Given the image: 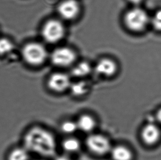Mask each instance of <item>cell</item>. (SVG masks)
Segmentation results:
<instances>
[{"mask_svg": "<svg viewBox=\"0 0 161 160\" xmlns=\"http://www.w3.org/2000/svg\"><path fill=\"white\" fill-rule=\"evenodd\" d=\"M72 81L69 76L64 72H54L47 81L48 88L57 93H62L69 89Z\"/></svg>", "mask_w": 161, "mask_h": 160, "instance_id": "obj_7", "label": "cell"}, {"mask_svg": "<svg viewBox=\"0 0 161 160\" xmlns=\"http://www.w3.org/2000/svg\"><path fill=\"white\" fill-rule=\"evenodd\" d=\"M156 119L159 123H161V109L158 111L156 114Z\"/></svg>", "mask_w": 161, "mask_h": 160, "instance_id": "obj_21", "label": "cell"}, {"mask_svg": "<svg viewBox=\"0 0 161 160\" xmlns=\"http://www.w3.org/2000/svg\"><path fill=\"white\" fill-rule=\"evenodd\" d=\"M76 122L78 130L86 133H92L96 127V120L89 114L81 115Z\"/></svg>", "mask_w": 161, "mask_h": 160, "instance_id": "obj_12", "label": "cell"}, {"mask_svg": "<svg viewBox=\"0 0 161 160\" xmlns=\"http://www.w3.org/2000/svg\"><path fill=\"white\" fill-rule=\"evenodd\" d=\"M14 48V45L10 40L2 37L0 38V56H5L11 53Z\"/></svg>", "mask_w": 161, "mask_h": 160, "instance_id": "obj_18", "label": "cell"}, {"mask_svg": "<svg viewBox=\"0 0 161 160\" xmlns=\"http://www.w3.org/2000/svg\"></svg>", "mask_w": 161, "mask_h": 160, "instance_id": "obj_23", "label": "cell"}, {"mask_svg": "<svg viewBox=\"0 0 161 160\" xmlns=\"http://www.w3.org/2000/svg\"><path fill=\"white\" fill-rule=\"evenodd\" d=\"M92 69L89 63L83 61L74 66L72 70V74L76 77L83 78L87 76L92 72Z\"/></svg>", "mask_w": 161, "mask_h": 160, "instance_id": "obj_16", "label": "cell"}, {"mask_svg": "<svg viewBox=\"0 0 161 160\" xmlns=\"http://www.w3.org/2000/svg\"><path fill=\"white\" fill-rule=\"evenodd\" d=\"M150 19L145 10L136 7L125 14L124 24L129 30L138 33L144 31L150 24Z\"/></svg>", "mask_w": 161, "mask_h": 160, "instance_id": "obj_2", "label": "cell"}, {"mask_svg": "<svg viewBox=\"0 0 161 160\" xmlns=\"http://www.w3.org/2000/svg\"><path fill=\"white\" fill-rule=\"evenodd\" d=\"M118 67L114 61L109 58H103L98 61L95 67L96 73L105 77L113 76L117 71Z\"/></svg>", "mask_w": 161, "mask_h": 160, "instance_id": "obj_9", "label": "cell"}, {"mask_svg": "<svg viewBox=\"0 0 161 160\" xmlns=\"http://www.w3.org/2000/svg\"><path fill=\"white\" fill-rule=\"evenodd\" d=\"M109 154L113 160H133V152L125 145H118L112 147Z\"/></svg>", "mask_w": 161, "mask_h": 160, "instance_id": "obj_11", "label": "cell"}, {"mask_svg": "<svg viewBox=\"0 0 161 160\" xmlns=\"http://www.w3.org/2000/svg\"><path fill=\"white\" fill-rule=\"evenodd\" d=\"M54 160H73L67 156H59L55 158Z\"/></svg>", "mask_w": 161, "mask_h": 160, "instance_id": "obj_20", "label": "cell"}, {"mask_svg": "<svg viewBox=\"0 0 161 160\" xmlns=\"http://www.w3.org/2000/svg\"><path fill=\"white\" fill-rule=\"evenodd\" d=\"M30 152L24 146L15 147L9 150L6 160H29Z\"/></svg>", "mask_w": 161, "mask_h": 160, "instance_id": "obj_13", "label": "cell"}, {"mask_svg": "<svg viewBox=\"0 0 161 160\" xmlns=\"http://www.w3.org/2000/svg\"><path fill=\"white\" fill-rule=\"evenodd\" d=\"M23 146L31 153L44 157H51L56 152L57 141L54 135L46 128L34 126L23 136Z\"/></svg>", "mask_w": 161, "mask_h": 160, "instance_id": "obj_1", "label": "cell"}, {"mask_svg": "<svg viewBox=\"0 0 161 160\" xmlns=\"http://www.w3.org/2000/svg\"><path fill=\"white\" fill-rule=\"evenodd\" d=\"M61 131L68 136H72L78 131L76 121L66 120L63 121L60 125Z\"/></svg>", "mask_w": 161, "mask_h": 160, "instance_id": "obj_17", "label": "cell"}, {"mask_svg": "<svg viewBox=\"0 0 161 160\" xmlns=\"http://www.w3.org/2000/svg\"><path fill=\"white\" fill-rule=\"evenodd\" d=\"M22 55L27 64L32 66H39L46 61L47 52L41 43L32 42L26 43L23 47Z\"/></svg>", "mask_w": 161, "mask_h": 160, "instance_id": "obj_3", "label": "cell"}, {"mask_svg": "<svg viewBox=\"0 0 161 160\" xmlns=\"http://www.w3.org/2000/svg\"><path fill=\"white\" fill-rule=\"evenodd\" d=\"M62 147L67 153L74 154L80 150L81 143L78 139L73 136H68L62 141Z\"/></svg>", "mask_w": 161, "mask_h": 160, "instance_id": "obj_14", "label": "cell"}, {"mask_svg": "<svg viewBox=\"0 0 161 160\" xmlns=\"http://www.w3.org/2000/svg\"><path fill=\"white\" fill-rule=\"evenodd\" d=\"M80 5L76 0H64L58 7V13L62 19L72 20L78 15Z\"/></svg>", "mask_w": 161, "mask_h": 160, "instance_id": "obj_8", "label": "cell"}, {"mask_svg": "<svg viewBox=\"0 0 161 160\" xmlns=\"http://www.w3.org/2000/svg\"><path fill=\"white\" fill-rule=\"evenodd\" d=\"M42 34L43 39L48 43H57L65 35V28L58 20H49L42 26Z\"/></svg>", "mask_w": 161, "mask_h": 160, "instance_id": "obj_5", "label": "cell"}, {"mask_svg": "<svg viewBox=\"0 0 161 160\" xmlns=\"http://www.w3.org/2000/svg\"><path fill=\"white\" fill-rule=\"evenodd\" d=\"M76 54L74 50L65 47L54 50L51 56L53 64L59 67H67L72 65L76 60Z\"/></svg>", "mask_w": 161, "mask_h": 160, "instance_id": "obj_6", "label": "cell"}, {"mask_svg": "<svg viewBox=\"0 0 161 160\" xmlns=\"http://www.w3.org/2000/svg\"><path fill=\"white\" fill-rule=\"evenodd\" d=\"M89 87L87 82L84 81H79L72 82L69 90L73 95L76 97H80L86 94L89 92Z\"/></svg>", "mask_w": 161, "mask_h": 160, "instance_id": "obj_15", "label": "cell"}, {"mask_svg": "<svg viewBox=\"0 0 161 160\" xmlns=\"http://www.w3.org/2000/svg\"><path fill=\"white\" fill-rule=\"evenodd\" d=\"M150 25L156 30L161 31V9L157 11L151 17Z\"/></svg>", "mask_w": 161, "mask_h": 160, "instance_id": "obj_19", "label": "cell"}, {"mask_svg": "<svg viewBox=\"0 0 161 160\" xmlns=\"http://www.w3.org/2000/svg\"><path fill=\"white\" fill-rule=\"evenodd\" d=\"M85 143L90 152L98 156L109 154L113 147L107 136L99 133H90L86 139Z\"/></svg>", "mask_w": 161, "mask_h": 160, "instance_id": "obj_4", "label": "cell"}, {"mask_svg": "<svg viewBox=\"0 0 161 160\" xmlns=\"http://www.w3.org/2000/svg\"><path fill=\"white\" fill-rule=\"evenodd\" d=\"M161 132L157 125L153 123L146 125L142 129V141L147 145H153L159 141Z\"/></svg>", "mask_w": 161, "mask_h": 160, "instance_id": "obj_10", "label": "cell"}, {"mask_svg": "<svg viewBox=\"0 0 161 160\" xmlns=\"http://www.w3.org/2000/svg\"><path fill=\"white\" fill-rule=\"evenodd\" d=\"M128 1L132 4H134V5H137V4L140 3L142 0H128Z\"/></svg>", "mask_w": 161, "mask_h": 160, "instance_id": "obj_22", "label": "cell"}]
</instances>
